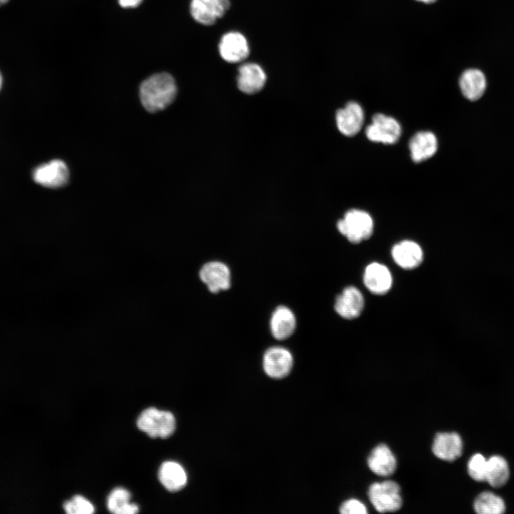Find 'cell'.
<instances>
[{"label":"cell","mask_w":514,"mask_h":514,"mask_svg":"<svg viewBox=\"0 0 514 514\" xmlns=\"http://www.w3.org/2000/svg\"><path fill=\"white\" fill-rule=\"evenodd\" d=\"M177 87L173 76L166 72L153 74L140 85L139 96L146 110L155 113L166 109L175 99Z\"/></svg>","instance_id":"6da1fadb"},{"label":"cell","mask_w":514,"mask_h":514,"mask_svg":"<svg viewBox=\"0 0 514 514\" xmlns=\"http://www.w3.org/2000/svg\"><path fill=\"white\" fill-rule=\"evenodd\" d=\"M136 425L143 432L153 438H166L176 429V419L172 413L154 407L143 410L139 415Z\"/></svg>","instance_id":"7a4b0ae2"},{"label":"cell","mask_w":514,"mask_h":514,"mask_svg":"<svg viewBox=\"0 0 514 514\" xmlns=\"http://www.w3.org/2000/svg\"><path fill=\"white\" fill-rule=\"evenodd\" d=\"M337 228L351 243L357 244L371 236L373 221L366 211L353 208L348 210L343 218L338 221Z\"/></svg>","instance_id":"3957f363"},{"label":"cell","mask_w":514,"mask_h":514,"mask_svg":"<svg viewBox=\"0 0 514 514\" xmlns=\"http://www.w3.org/2000/svg\"><path fill=\"white\" fill-rule=\"evenodd\" d=\"M368 494L372 505L380 513L394 512L401 508L400 488L393 480L371 484Z\"/></svg>","instance_id":"277c9868"},{"label":"cell","mask_w":514,"mask_h":514,"mask_svg":"<svg viewBox=\"0 0 514 514\" xmlns=\"http://www.w3.org/2000/svg\"><path fill=\"white\" fill-rule=\"evenodd\" d=\"M400 134V124L393 117L383 114L373 115L371 124L366 129V135L370 141L385 144L395 143Z\"/></svg>","instance_id":"5b68a950"},{"label":"cell","mask_w":514,"mask_h":514,"mask_svg":"<svg viewBox=\"0 0 514 514\" xmlns=\"http://www.w3.org/2000/svg\"><path fill=\"white\" fill-rule=\"evenodd\" d=\"M293 363L292 354L283 347H271L263 355L264 371L273 378L280 379L287 376L292 369Z\"/></svg>","instance_id":"8992f818"},{"label":"cell","mask_w":514,"mask_h":514,"mask_svg":"<svg viewBox=\"0 0 514 514\" xmlns=\"http://www.w3.org/2000/svg\"><path fill=\"white\" fill-rule=\"evenodd\" d=\"M69 173L66 163L59 159L40 165L33 172L34 181L48 188H59L69 181Z\"/></svg>","instance_id":"52a82bcc"},{"label":"cell","mask_w":514,"mask_h":514,"mask_svg":"<svg viewBox=\"0 0 514 514\" xmlns=\"http://www.w3.org/2000/svg\"><path fill=\"white\" fill-rule=\"evenodd\" d=\"M229 0H191L190 12L197 22L211 25L229 9Z\"/></svg>","instance_id":"ba28073f"},{"label":"cell","mask_w":514,"mask_h":514,"mask_svg":"<svg viewBox=\"0 0 514 514\" xmlns=\"http://www.w3.org/2000/svg\"><path fill=\"white\" fill-rule=\"evenodd\" d=\"M199 276L210 292L217 293L231 287V272L228 267L219 261L205 263L201 268Z\"/></svg>","instance_id":"9c48e42d"},{"label":"cell","mask_w":514,"mask_h":514,"mask_svg":"<svg viewBox=\"0 0 514 514\" xmlns=\"http://www.w3.org/2000/svg\"><path fill=\"white\" fill-rule=\"evenodd\" d=\"M218 49L222 59L229 63L245 60L250 52L246 37L236 31L228 32L222 36Z\"/></svg>","instance_id":"30bf717a"},{"label":"cell","mask_w":514,"mask_h":514,"mask_svg":"<svg viewBox=\"0 0 514 514\" xmlns=\"http://www.w3.org/2000/svg\"><path fill=\"white\" fill-rule=\"evenodd\" d=\"M337 127L339 131L346 136H353L361 129L364 113L357 102L350 101L345 107L337 111L336 114Z\"/></svg>","instance_id":"8fae6325"},{"label":"cell","mask_w":514,"mask_h":514,"mask_svg":"<svg viewBox=\"0 0 514 514\" xmlns=\"http://www.w3.org/2000/svg\"><path fill=\"white\" fill-rule=\"evenodd\" d=\"M364 308V298L354 286L345 288L336 299L334 309L342 318L352 320L358 318Z\"/></svg>","instance_id":"7c38bea8"},{"label":"cell","mask_w":514,"mask_h":514,"mask_svg":"<svg viewBox=\"0 0 514 514\" xmlns=\"http://www.w3.org/2000/svg\"><path fill=\"white\" fill-rule=\"evenodd\" d=\"M266 81L263 69L257 64L246 63L238 69L237 86L240 91L247 94L260 91Z\"/></svg>","instance_id":"4fadbf2b"},{"label":"cell","mask_w":514,"mask_h":514,"mask_svg":"<svg viewBox=\"0 0 514 514\" xmlns=\"http://www.w3.org/2000/svg\"><path fill=\"white\" fill-rule=\"evenodd\" d=\"M432 451L441 460L453 461L462 454V439L455 432L437 433L433 440Z\"/></svg>","instance_id":"5bb4252c"},{"label":"cell","mask_w":514,"mask_h":514,"mask_svg":"<svg viewBox=\"0 0 514 514\" xmlns=\"http://www.w3.org/2000/svg\"><path fill=\"white\" fill-rule=\"evenodd\" d=\"M391 255L396 264L405 270L418 267L423 260V252L420 246L408 240L395 244L392 248Z\"/></svg>","instance_id":"9a60e30c"},{"label":"cell","mask_w":514,"mask_h":514,"mask_svg":"<svg viewBox=\"0 0 514 514\" xmlns=\"http://www.w3.org/2000/svg\"><path fill=\"white\" fill-rule=\"evenodd\" d=\"M363 283L371 293L383 295L388 293L392 286L391 273L386 266L372 263L365 269Z\"/></svg>","instance_id":"2e32d148"},{"label":"cell","mask_w":514,"mask_h":514,"mask_svg":"<svg viewBox=\"0 0 514 514\" xmlns=\"http://www.w3.org/2000/svg\"><path fill=\"white\" fill-rule=\"evenodd\" d=\"M408 146L412 160L420 163L435 155L438 149V141L433 133L419 131L411 137Z\"/></svg>","instance_id":"e0dca14e"},{"label":"cell","mask_w":514,"mask_h":514,"mask_svg":"<svg viewBox=\"0 0 514 514\" xmlns=\"http://www.w3.org/2000/svg\"><path fill=\"white\" fill-rule=\"evenodd\" d=\"M296 327V319L291 309L280 306L272 313L270 328L273 336L279 341L290 337Z\"/></svg>","instance_id":"ac0fdd59"},{"label":"cell","mask_w":514,"mask_h":514,"mask_svg":"<svg viewBox=\"0 0 514 514\" xmlns=\"http://www.w3.org/2000/svg\"><path fill=\"white\" fill-rule=\"evenodd\" d=\"M368 465L375 474L388 476L396 468V459L390 449L385 444L376 446L368 458Z\"/></svg>","instance_id":"d6986e66"},{"label":"cell","mask_w":514,"mask_h":514,"mask_svg":"<svg viewBox=\"0 0 514 514\" xmlns=\"http://www.w3.org/2000/svg\"><path fill=\"white\" fill-rule=\"evenodd\" d=\"M459 86L463 95L470 101L479 99L486 89L484 74L477 69H469L461 74Z\"/></svg>","instance_id":"ffe728a7"},{"label":"cell","mask_w":514,"mask_h":514,"mask_svg":"<svg viewBox=\"0 0 514 514\" xmlns=\"http://www.w3.org/2000/svg\"><path fill=\"white\" fill-rule=\"evenodd\" d=\"M158 479L169 491L181 490L187 483V475L183 468L174 461L163 463L158 470Z\"/></svg>","instance_id":"44dd1931"},{"label":"cell","mask_w":514,"mask_h":514,"mask_svg":"<svg viewBox=\"0 0 514 514\" xmlns=\"http://www.w3.org/2000/svg\"><path fill=\"white\" fill-rule=\"evenodd\" d=\"M509 467L506 460L500 455L487 459L485 480L495 488L504 485L509 478Z\"/></svg>","instance_id":"7402d4cb"},{"label":"cell","mask_w":514,"mask_h":514,"mask_svg":"<svg viewBox=\"0 0 514 514\" xmlns=\"http://www.w3.org/2000/svg\"><path fill=\"white\" fill-rule=\"evenodd\" d=\"M131 493L125 488H116L107 499V508L116 514H134L138 512V507L130 503Z\"/></svg>","instance_id":"603a6c76"},{"label":"cell","mask_w":514,"mask_h":514,"mask_svg":"<svg viewBox=\"0 0 514 514\" xmlns=\"http://www.w3.org/2000/svg\"><path fill=\"white\" fill-rule=\"evenodd\" d=\"M474 509L479 514H500L505 511V505L500 496L485 491L475 498Z\"/></svg>","instance_id":"cb8c5ba5"},{"label":"cell","mask_w":514,"mask_h":514,"mask_svg":"<svg viewBox=\"0 0 514 514\" xmlns=\"http://www.w3.org/2000/svg\"><path fill=\"white\" fill-rule=\"evenodd\" d=\"M64 508L68 514H91L94 512L93 505L86 498L79 495L66 501Z\"/></svg>","instance_id":"d4e9b609"},{"label":"cell","mask_w":514,"mask_h":514,"mask_svg":"<svg viewBox=\"0 0 514 514\" xmlns=\"http://www.w3.org/2000/svg\"><path fill=\"white\" fill-rule=\"evenodd\" d=\"M487 459L480 453L473 455L468 463V471L475 480H485Z\"/></svg>","instance_id":"484cf974"},{"label":"cell","mask_w":514,"mask_h":514,"mask_svg":"<svg viewBox=\"0 0 514 514\" xmlns=\"http://www.w3.org/2000/svg\"><path fill=\"white\" fill-rule=\"evenodd\" d=\"M342 514H366L368 513L366 505L354 498L347 500L340 507Z\"/></svg>","instance_id":"4316f807"},{"label":"cell","mask_w":514,"mask_h":514,"mask_svg":"<svg viewBox=\"0 0 514 514\" xmlns=\"http://www.w3.org/2000/svg\"><path fill=\"white\" fill-rule=\"evenodd\" d=\"M143 0H118L119 5L123 8H134L138 6Z\"/></svg>","instance_id":"83f0119b"},{"label":"cell","mask_w":514,"mask_h":514,"mask_svg":"<svg viewBox=\"0 0 514 514\" xmlns=\"http://www.w3.org/2000/svg\"><path fill=\"white\" fill-rule=\"evenodd\" d=\"M417 1H422V2L426 3V4H429V3H433V2L435 1L436 0H417Z\"/></svg>","instance_id":"f1b7e54d"},{"label":"cell","mask_w":514,"mask_h":514,"mask_svg":"<svg viewBox=\"0 0 514 514\" xmlns=\"http://www.w3.org/2000/svg\"><path fill=\"white\" fill-rule=\"evenodd\" d=\"M8 1H9V0H0V6L5 4Z\"/></svg>","instance_id":"f546056e"},{"label":"cell","mask_w":514,"mask_h":514,"mask_svg":"<svg viewBox=\"0 0 514 514\" xmlns=\"http://www.w3.org/2000/svg\"><path fill=\"white\" fill-rule=\"evenodd\" d=\"M1 83H2V78H1V74H0V89H1Z\"/></svg>","instance_id":"4dcf8cb0"}]
</instances>
